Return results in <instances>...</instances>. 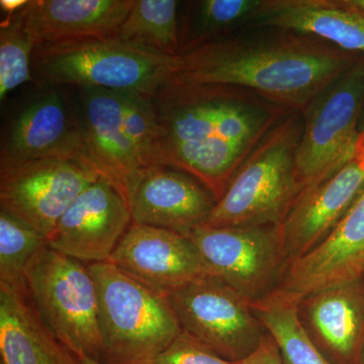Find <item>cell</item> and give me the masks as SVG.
Returning a JSON list of instances; mask_svg holds the SVG:
<instances>
[{
	"label": "cell",
	"mask_w": 364,
	"mask_h": 364,
	"mask_svg": "<svg viewBox=\"0 0 364 364\" xmlns=\"http://www.w3.org/2000/svg\"><path fill=\"white\" fill-rule=\"evenodd\" d=\"M97 293L100 363L145 364L182 332L168 299L111 262L87 264Z\"/></svg>",
	"instance_id": "5b68a950"
},
{
	"label": "cell",
	"mask_w": 364,
	"mask_h": 364,
	"mask_svg": "<svg viewBox=\"0 0 364 364\" xmlns=\"http://www.w3.org/2000/svg\"><path fill=\"white\" fill-rule=\"evenodd\" d=\"M215 353L188 333L182 331L161 353L145 364H239Z\"/></svg>",
	"instance_id": "4316f807"
},
{
	"label": "cell",
	"mask_w": 364,
	"mask_h": 364,
	"mask_svg": "<svg viewBox=\"0 0 364 364\" xmlns=\"http://www.w3.org/2000/svg\"><path fill=\"white\" fill-rule=\"evenodd\" d=\"M254 311L279 345L286 364H332L306 333L298 303L272 291L252 301Z\"/></svg>",
	"instance_id": "603a6c76"
},
{
	"label": "cell",
	"mask_w": 364,
	"mask_h": 364,
	"mask_svg": "<svg viewBox=\"0 0 364 364\" xmlns=\"http://www.w3.org/2000/svg\"><path fill=\"white\" fill-rule=\"evenodd\" d=\"M25 286L43 322L76 355L100 361L97 293L88 265L48 244L31 261Z\"/></svg>",
	"instance_id": "52a82bcc"
},
{
	"label": "cell",
	"mask_w": 364,
	"mask_h": 364,
	"mask_svg": "<svg viewBox=\"0 0 364 364\" xmlns=\"http://www.w3.org/2000/svg\"><path fill=\"white\" fill-rule=\"evenodd\" d=\"M274 30L191 48L179 56L172 79L240 86L289 111L303 112L363 56L306 33Z\"/></svg>",
	"instance_id": "7a4b0ae2"
},
{
	"label": "cell",
	"mask_w": 364,
	"mask_h": 364,
	"mask_svg": "<svg viewBox=\"0 0 364 364\" xmlns=\"http://www.w3.org/2000/svg\"><path fill=\"white\" fill-rule=\"evenodd\" d=\"M178 65L179 56H167L117 37L40 46L32 55L33 81L49 90L76 85L153 97L173 78Z\"/></svg>",
	"instance_id": "3957f363"
},
{
	"label": "cell",
	"mask_w": 364,
	"mask_h": 364,
	"mask_svg": "<svg viewBox=\"0 0 364 364\" xmlns=\"http://www.w3.org/2000/svg\"><path fill=\"white\" fill-rule=\"evenodd\" d=\"M261 0H203L191 2L184 25L181 26V54L208 41L224 38L226 33L246 23H253Z\"/></svg>",
	"instance_id": "cb8c5ba5"
},
{
	"label": "cell",
	"mask_w": 364,
	"mask_h": 364,
	"mask_svg": "<svg viewBox=\"0 0 364 364\" xmlns=\"http://www.w3.org/2000/svg\"><path fill=\"white\" fill-rule=\"evenodd\" d=\"M132 223L126 196L100 177L61 215L48 236V244L85 264L107 262Z\"/></svg>",
	"instance_id": "4fadbf2b"
},
{
	"label": "cell",
	"mask_w": 364,
	"mask_h": 364,
	"mask_svg": "<svg viewBox=\"0 0 364 364\" xmlns=\"http://www.w3.org/2000/svg\"><path fill=\"white\" fill-rule=\"evenodd\" d=\"M280 225H200L186 236L196 244L215 277L244 298L256 301L277 289L289 265Z\"/></svg>",
	"instance_id": "30bf717a"
},
{
	"label": "cell",
	"mask_w": 364,
	"mask_h": 364,
	"mask_svg": "<svg viewBox=\"0 0 364 364\" xmlns=\"http://www.w3.org/2000/svg\"><path fill=\"white\" fill-rule=\"evenodd\" d=\"M23 9V7H21ZM20 11L7 14L0 26V100L18 86L33 81V43Z\"/></svg>",
	"instance_id": "484cf974"
},
{
	"label": "cell",
	"mask_w": 364,
	"mask_h": 364,
	"mask_svg": "<svg viewBox=\"0 0 364 364\" xmlns=\"http://www.w3.org/2000/svg\"><path fill=\"white\" fill-rule=\"evenodd\" d=\"M79 363L80 364H104L100 361L95 360V359L86 358V356H79Z\"/></svg>",
	"instance_id": "1f68e13d"
},
{
	"label": "cell",
	"mask_w": 364,
	"mask_h": 364,
	"mask_svg": "<svg viewBox=\"0 0 364 364\" xmlns=\"http://www.w3.org/2000/svg\"><path fill=\"white\" fill-rule=\"evenodd\" d=\"M47 245L45 235L0 208V284L23 282L26 267Z\"/></svg>",
	"instance_id": "d4e9b609"
},
{
	"label": "cell",
	"mask_w": 364,
	"mask_h": 364,
	"mask_svg": "<svg viewBox=\"0 0 364 364\" xmlns=\"http://www.w3.org/2000/svg\"><path fill=\"white\" fill-rule=\"evenodd\" d=\"M303 133L301 112L275 124L243 162L208 215L210 227L280 225L299 196L294 156Z\"/></svg>",
	"instance_id": "8992f818"
},
{
	"label": "cell",
	"mask_w": 364,
	"mask_h": 364,
	"mask_svg": "<svg viewBox=\"0 0 364 364\" xmlns=\"http://www.w3.org/2000/svg\"><path fill=\"white\" fill-rule=\"evenodd\" d=\"M163 161L224 196L237 170L291 111L254 91L171 80L152 97Z\"/></svg>",
	"instance_id": "6da1fadb"
},
{
	"label": "cell",
	"mask_w": 364,
	"mask_h": 364,
	"mask_svg": "<svg viewBox=\"0 0 364 364\" xmlns=\"http://www.w3.org/2000/svg\"><path fill=\"white\" fill-rule=\"evenodd\" d=\"M358 364H364V343H363V349H361L360 356H359Z\"/></svg>",
	"instance_id": "d6a6232c"
},
{
	"label": "cell",
	"mask_w": 364,
	"mask_h": 364,
	"mask_svg": "<svg viewBox=\"0 0 364 364\" xmlns=\"http://www.w3.org/2000/svg\"><path fill=\"white\" fill-rule=\"evenodd\" d=\"M239 364H286L279 345L267 333L259 346Z\"/></svg>",
	"instance_id": "83f0119b"
},
{
	"label": "cell",
	"mask_w": 364,
	"mask_h": 364,
	"mask_svg": "<svg viewBox=\"0 0 364 364\" xmlns=\"http://www.w3.org/2000/svg\"><path fill=\"white\" fill-rule=\"evenodd\" d=\"M26 4H28V0H1L0 6L7 16V14H16Z\"/></svg>",
	"instance_id": "f1b7e54d"
},
{
	"label": "cell",
	"mask_w": 364,
	"mask_h": 364,
	"mask_svg": "<svg viewBox=\"0 0 364 364\" xmlns=\"http://www.w3.org/2000/svg\"><path fill=\"white\" fill-rule=\"evenodd\" d=\"M352 154L358 155L364 158V124L363 128H359L358 140Z\"/></svg>",
	"instance_id": "f546056e"
},
{
	"label": "cell",
	"mask_w": 364,
	"mask_h": 364,
	"mask_svg": "<svg viewBox=\"0 0 364 364\" xmlns=\"http://www.w3.org/2000/svg\"><path fill=\"white\" fill-rule=\"evenodd\" d=\"M124 196L135 224L186 236L205 224L218 202L202 182L165 164L136 171L127 182Z\"/></svg>",
	"instance_id": "5bb4252c"
},
{
	"label": "cell",
	"mask_w": 364,
	"mask_h": 364,
	"mask_svg": "<svg viewBox=\"0 0 364 364\" xmlns=\"http://www.w3.org/2000/svg\"><path fill=\"white\" fill-rule=\"evenodd\" d=\"M364 273V189L312 250L291 261L275 289L299 303L325 287L361 279Z\"/></svg>",
	"instance_id": "9a60e30c"
},
{
	"label": "cell",
	"mask_w": 364,
	"mask_h": 364,
	"mask_svg": "<svg viewBox=\"0 0 364 364\" xmlns=\"http://www.w3.org/2000/svg\"><path fill=\"white\" fill-rule=\"evenodd\" d=\"M56 157L91 161L79 112L60 91L49 90L14 119L1 147L0 167Z\"/></svg>",
	"instance_id": "2e32d148"
},
{
	"label": "cell",
	"mask_w": 364,
	"mask_h": 364,
	"mask_svg": "<svg viewBox=\"0 0 364 364\" xmlns=\"http://www.w3.org/2000/svg\"><path fill=\"white\" fill-rule=\"evenodd\" d=\"M252 23L306 33L364 56V18L348 0H261Z\"/></svg>",
	"instance_id": "ffe728a7"
},
{
	"label": "cell",
	"mask_w": 364,
	"mask_h": 364,
	"mask_svg": "<svg viewBox=\"0 0 364 364\" xmlns=\"http://www.w3.org/2000/svg\"><path fill=\"white\" fill-rule=\"evenodd\" d=\"M364 189V158L352 154L334 173L303 191L280 225L289 264L312 250Z\"/></svg>",
	"instance_id": "e0dca14e"
},
{
	"label": "cell",
	"mask_w": 364,
	"mask_h": 364,
	"mask_svg": "<svg viewBox=\"0 0 364 364\" xmlns=\"http://www.w3.org/2000/svg\"><path fill=\"white\" fill-rule=\"evenodd\" d=\"M1 364H80L43 322L25 286L0 284Z\"/></svg>",
	"instance_id": "44dd1931"
},
{
	"label": "cell",
	"mask_w": 364,
	"mask_h": 364,
	"mask_svg": "<svg viewBox=\"0 0 364 364\" xmlns=\"http://www.w3.org/2000/svg\"><path fill=\"white\" fill-rule=\"evenodd\" d=\"M109 262L165 296L215 277L189 237L135 223L127 230Z\"/></svg>",
	"instance_id": "7c38bea8"
},
{
	"label": "cell",
	"mask_w": 364,
	"mask_h": 364,
	"mask_svg": "<svg viewBox=\"0 0 364 364\" xmlns=\"http://www.w3.org/2000/svg\"><path fill=\"white\" fill-rule=\"evenodd\" d=\"M88 154L98 173L124 196L136 171L164 164L152 97L133 91L77 87Z\"/></svg>",
	"instance_id": "277c9868"
},
{
	"label": "cell",
	"mask_w": 364,
	"mask_h": 364,
	"mask_svg": "<svg viewBox=\"0 0 364 364\" xmlns=\"http://www.w3.org/2000/svg\"><path fill=\"white\" fill-rule=\"evenodd\" d=\"M179 6L176 0H134L114 37L167 56H181Z\"/></svg>",
	"instance_id": "7402d4cb"
},
{
	"label": "cell",
	"mask_w": 364,
	"mask_h": 364,
	"mask_svg": "<svg viewBox=\"0 0 364 364\" xmlns=\"http://www.w3.org/2000/svg\"><path fill=\"white\" fill-rule=\"evenodd\" d=\"M166 298L182 331L232 363L248 358L268 333L252 301L218 277L198 280Z\"/></svg>",
	"instance_id": "9c48e42d"
},
{
	"label": "cell",
	"mask_w": 364,
	"mask_h": 364,
	"mask_svg": "<svg viewBox=\"0 0 364 364\" xmlns=\"http://www.w3.org/2000/svg\"><path fill=\"white\" fill-rule=\"evenodd\" d=\"M363 105L364 56L301 112L303 133L294 167L299 196L350 159Z\"/></svg>",
	"instance_id": "ba28073f"
},
{
	"label": "cell",
	"mask_w": 364,
	"mask_h": 364,
	"mask_svg": "<svg viewBox=\"0 0 364 364\" xmlns=\"http://www.w3.org/2000/svg\"><path fill=\"white\" fill-rule=\"evenodd\" d=\"M361 279L325 287L298 303L310 338L332 364H358L364 343Z\"/></svg>",
	"instance_id": "ac0fdd59"
},
{
	"label": "cell",
	"mask_w": 364,
	"mask_h": 364,
	"mask_svg": "<svg viewBox=\"0 0 364 364\" xmlns=\"http://www.w3.org/2000/svg\"><path fill=\"white\" fill-rule=\"evenodd\" d=\"M133 4L134 0H31L21 13L37 48L114 37Z\"/></svg>",
	"instance_id": "d6986e66"
},
{
	"label": "cell",
	"mask_w": 364,
	"mask_h": 364,
	"mask_svg": "<svg viewBox=\"0 0 364 364\" xmlns=\"http://www.w3.org/2000/svg\"><path fill=\"white\" fill-rule=\"evenodd\" d=\"M348 2L364 18V0H348Z\"/></svg>",
	"instance_id": "4dcf8cb0"
},
{
	"label": "cell",
	"mask_w": 364,
	"mask_h": 364,
	"mask_svg": "<svg viewBox=\"0 0 364 364\" xmlns=\"http://www.w3.org/2000/svg\"><path fill=\"white\" fill-rule=\"evenodd\" d=\"M100 177L85 158H45L0 167V208L48 238L71 203Z\"/></svg>",
	"instance_id": "8fae6325"
}]
</instances>
